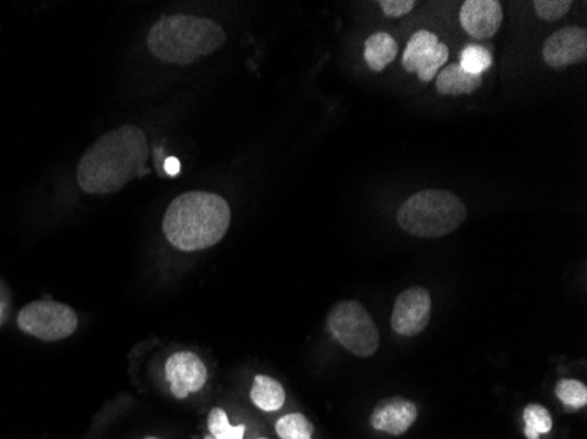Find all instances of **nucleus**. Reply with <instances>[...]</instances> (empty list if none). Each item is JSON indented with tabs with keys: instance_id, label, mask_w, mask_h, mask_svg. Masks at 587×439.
Masks as SVG:
<instances>
[{
	"instance_id": "a211bd4d",
	"label": "nucleus",
	"mask_w": 587,
	"mask_h": 439,
	"mask_svg": "<svg viewBox=\"0 0 587 439\" xmlns=\"http://www.w3.org/2000/svg\"><path fill=\"white\" fill-rule=\"evenodd\" d=\"M208 429L213 439H243L245 425H231L222 408H213L208 415Z\"/></svg>"
},
{
	"instance_id": "6ab92c4d",
	"label": "nucleus",
	"mask_w": 587,
	"mask_h": 439,
	"mask_svg": "<svg viewBox=\"0 0 587 439\" xmlns=\"http://www.w3.org/2000/svg\"><path fill=\"white\" fill-rule=\"evenodd\" d=\"M556 396L570 408H584L587 404L586 385L577 380H561L556 385Z\"/></svg>"
},
{
	"instance_id": "423d86ee",
	"label": "nucleus",
	"mask_w": 587,
	"mask_h": 439,
	"mask_svg": "<svg viewBox=\"0 0 587 439\" xmlns=\"http://www.w3.org/2000/svg\"><path fill=\"white\" fill-rule=\"evenodd\" d=\"M18 327L43 341H60L74 334L78 315L66 304L57 301H36L18 313Z\"/></svg>"
},
{
	"instance_id": "6e6552de",
	"label": "nucleus",
	"mask_w": 587,
	"mask_h": 439,
	"mask_svg": "<svg viewBox=\"0 0 587 439\" xmlns=\"http://www.w3.org/2000/svg\"><path fill=\"white\" fill-rule=\"evenodd\" d=\"M431 318V296L422 287H412L401 292L392 310V329L399 336L412 338L421 334Z\"/></svg>"
},
{
	"instance_id": "b1692460",
	"label": "nucleus",
	"mask_w": 587,
	"mask_h": 439,
	"mask_svg": "<svg viewBox=\"0 0 587 439\" xmlns=\"http://www.w3.org/2000/svg\"><path fill=\"white\" fill-rule=\"evenodd\" d=\"M524 436L528 439H538L540 438V434L537 431H533L530 427H524Z\"/></svg>"
},
{
	"instance_id": "20e7f679",
	"label": "nucleus",
	"mask_w": 587,
	"mask_h": 439,
	"mask_svg": "<svg viewBox=\"0 0 587 439\" xmlns=\"http://www.w3.org/2000/svg\"><path fill=\"white\" fill-rule=\"evenodd\" d=\"M398 224L417 238H442L466 220L464 202L449 190H421L398 209Z\"/></svg>"
},
{
	"instance_id": "0eeeda50",
	"label": "nucleus",
	"mask_w": 587,
	"mask_h": 439,
	"mask_svg": "<svg viewBox=\"0 0 587 439\" xmlns=\"http://www.w3.org/2000/svg\"><path fill=\"white\" fill-rule=\"evenodd\" d=\"M447 60L449 48L429 30L415 32L403 53V67L408 72H417L424 83L435 80Z\"/></svg>"
},
{
	"instance_id": "ddd939ff",
	"label": "nucleus",
	"mask_w": 587,
	"mask_h": 439,
	"mask_svg": "<svg viewBox=\"0 0 587 439\" xmlns=\"http://www.w3.org/2000/svg\"><path fill=\"white\" fill-rule=\"evenodd\" d=\"M482 85V76H475L464 71L459 64H450L438 72L436 76V90L442 95H468L479 90Z\"/></svg>"
},
{
	"instance_id": "7ed1b4c3",
	"label": "nucleus",
	"mask_w": 587,
	"mask_h": 439,
	"mask_svg": "<svg viewBox=\"0 0 587 439\" xmlns=\"http://www.w3.org/2000/svg\"><path fill=\"white\" fill-rule=\"evenodd\" d=\"M146 43L160 62L189 65L222 48L225 32L210 18L166 16L153 25Z\"/></svg>"
},
{
	"instance_id": "4468645a",
	"label": "nucleus",
	"mask_w": 587,
	"mask_h": 439,
	"mask_svg": "<svg viewBox=\"0 0 587 439\" xmlns=\"http://www.w3.org/2000/svg\"><path fill=\"white\" fill-rule=\"evenodd\" d=\"M398 55V43L387 32H375L364 43V60L371 71H384Z\"/></svg>"
},
{
	"instance_id": "412c9836",
	"label": "nucleus",
	"mask_w": 587,
	"mask_h": 439,
	"mask_svg": "<svg viewBox=\"0 0 587 439\" xmlns=\"http://www.w3.org/2000/svg\"><path fill=\"white\" fill-rule=\"evenodd\" d=\"M533 6L542 20L556 22L572 9V2L570 0H535Z\"/></svg>"
},
{
	"instance_id": "dca6fc26",
	"label": "nucleus",
	"mask_w": 587,
	"mask_h": 439,
	"mask_svg": "<svg viewBox=\"0 0 587 439\" xmlns=\"http://www.w3.org/2000/svg\"><path fill=\"white\" fill-rule=\"evenodd\" d=\"M313 425L301 413H290L276 422V434L282 439H312Z\"/></svg>"
},
{
	"instance_id": "9d476101",
	"label": "nucleus",
	"mask_w": 587,
	"mask_h": 439,
	"mask_svg": "<svg viewBox=\"0 0 587 439\" xmlns=\"http://www.w3.org/2000/svg\"><path fill=\"white\" fill-rule=\"evenodd\" d=\"M587 57V32L582 27H563L552 32L544 44V60L551 67L577 64Z\"/></svg>"
},
{
	"instance_id": "f8f14e48",
	"label": "nucleus",
	"mask_w": 587,
	"mask_h": 439,
	"mask_svg": "<svg viewBox=\"0 0 587 439\" xmlns=\"http://www.w3.org/2000/svg\"><path fill=\"white\" fill-rule=\"evenodd\" d=\"M417 420V406L403 397H389L371 415V427L391 436L405 434Z\"/></svg>"
},
{
	"instance_id": "f257e3e1",
	"label": "nucleus",
	"mask_w": 587,
	"mask_h": 439,
	"mask_svg": "<svg viewBox=\"0 0 587 439\" xmlns=\"http://www.w3.org/2000/svg\"><path fill=\"white\" fill-rule=\"evenodd\" d=\"M146 160L145 132L134 125L118 127L95 141L81 157L78 185L87 194H113L145 171Z\"/></svg>"
},
{
	"instance_id": "aec40b11",
	"label": "nucleus",
	"mask_w": 587,
	"mask_h": 439,
	"mask_svg": "<svg viewBox=\"0 0 587 439\" xmlns=\"http://www.w3.org/2000/svg\"><path fill=\"white\" fill-rule=\"evenodd\" d=\"M524 424L533 431H537L540 436L549 434L552 429V417L549 411L545 410L540 404H528L522 413Z\"/></svg>"
},
{
	"instance_id": "2eb2a0df",
	"label": "nucleus",
	"mask_w": 587,
	"mask_h": 439,
	"mask_svg": "<svg viewBox=\"0 0 587 439\" xmlns=\"http://www.w3.org/2000/svg\"><path fill=\"white\" fill-rule=\"evenodd\" d=\"M250 399L261 410H280L285 404V390L280 383L269 376H255L254 385L250 390Z\"/></svg>"
},
{
	"instance_id": "f3484780",
	"label": "nucleus",
	"mask_w": 587,
	"mask_h": 439,
	"mask_svg": "<svg viewBox=\"0 0 587 439\" xmlns=\"http://www.w3.org/2000/svg\"><path fill=\"white\" fill-rule=\"evenodd\" d=\"M459 65L470 74L482 76V72H486L493 65V55H491V51L480 44H470L461 51Z\"/></svg>"
},
{
	"instance_id": "5701e85b",
	"label": "nucleus",
	"mask_w": 587,
	"mask_h": 439,
	"mask_svg": "<svg viewBox=\"0 0 587 439\" xmlns=\"http://www.w3.org/2000/svg\"><path fill=\"white\" fill-rule=\"evenodd\" d=\"M164 167H166V173L169 174V176H176V174L180 173V162L173 159V157L166 160V166Z\"/></svg>"
},
{
	"instance_id": "1a4fd4ad",
	"label": "nucleus",
	"mask_w": 587,
	"mask_h": 439,
	"mask_svg": "<svg viewBox=\"0 0 587 439\" xmlns=\"http://www.w3.org/2000/svg\"><path fill=\"white\" fill-rule=\"evenodd\" d=\"M166 378L176 399H187L192 392L203 389L208 371L196 353H174L166 362Z\"/></svg>"
},
{
	"instance_id": "9b49d317",
	"label": "nucleus",
	"mask_w": 587,
	"mask_h": 439,
	"mask_svg": "<svg viewBox=\"0 0 587 439\" xmlns=\"http://www.w3.org/2000/svg\"><path fill=\"white\" fill-rule=\"evenodd\" d=\"M459 22L468 36L491 39L503 23V8L498 0H466Z\"/></svg>"
},
{
	"instance_id": "f03ea898",
	"label": "nucleus",
	"mask_w": 587,
	"mask_h": 439,
	"mask_svg": "<svg viewBox=\"0 0 587 439\" xmlns=\"http://www.w3.org/2000/svg\"><path fill=\"white\" fill-rule=\"evenodd\" d=\"M231 225V208L211 192H187L167 208L162 229L169 245L182 252H199L217 245Z\"/></svg>"
},
{
	"instance_id": "4be33fe9",
	"label": "nucleus",
	"mask_w": 587,
	"mask_h": 439,
	"mask_svg": "<svg viewBox=\"0 0 587 439\" xmlns=\"http://www.w3.org/2000/svg\"><path fill=\"white\" fill-rule=\"evenodd\" d=\"M380 8L385 15L399 18V16L408 15L415 8V2L414 0H382Z\"/></svg>"
},
{
	"instance_id": "39448f33",
	"label": "nucleus",
	"mask_w": 587,
	"mask_h": 439,
	"mask_svg": "<svg viewBox=\"0 0 587 439\" xmlns=\"http://www.w3.org/2000/svg\"><path fill=\"white\" fill-rule=\"evenodd\" d=\"M327 329L343 348L357 357H371L380 346L377 324L357 301L334 304L327 315Z\"/></svg>"
},
{
	"instance_id": "393cba45",
	"label": "nucleus",
	"mask_w": 587,
	"mask_h": 439,
	"mask_svg": "<svg viewBox=\"0 0 587 439\" xmlns=\"http://www.w3.org/2000/svg\"><path fill=\"white\" fill-rule=\"evenodd\" d=\"M204 439H213V438H211V436H208V438H204Z\"/></svg>"
},
{
	"instance_id": "a878e982",
	"label": "nucleus",
	"mask_w": 587,
	"mask_h": 439,
	"mask_svg": "<svg viewBox=\"0 0 587 439\" xmlns=\"http://www.w3.org/2000/svg\"><path fill=\"white\" fill-rule=\"evenodd\" d=\"M145 439H159V438H145Z\"/></svg>"
}]
</instances>
